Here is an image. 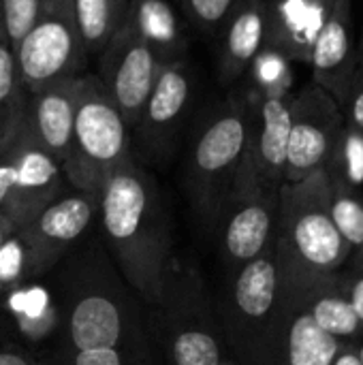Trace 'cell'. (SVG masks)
I'll list each match as a JSON object with an SVG mask.
<instances>
[{
    "label": "cell",
    "instance_id": "cell-1",
    "mask_svg": "<svg viewBox=\"0 0 363 365\" xmlns=\"http://www.w3.org/2000/svg\"><path fill=\"white\" fill-rule=\"evenodd\" d=\"M53 287L60 329L49 365H163L152 310L105 246L79 248Z\"/></svg>",
    "mask_w": 363,
    "mask_h": 365
},
{
    "label": "cell",
    "instance_id": "cell-2",
    "mask_svg": "<svg viewBox=\"0 0 363 365\" xmlns=\"http://www.w3.org/2000/svg\"><path fill=\"white\" fill-rule=\"evenodd\" d=\"M98 218L105 250L120 276L148 308L156 306L173 265L171 220L156 180L135 156L103 184Z\"/></svg>",
    "mask_w": 363,
    "mask_h": 365
},
{
    "label": "cell",
    "instance_id": "cell-3",
    "mask_svg": "<svg viewBox=\"0 0 363 365\" xmlns=\"http://www.w3.org/2000/svg\"><path fill=\"white\" fill-rule=\"evenodd\" d=\"M250 130L246 98H229L210 109L188 143L184 184L197 218L214 227L242 171Z\"/></svg>",
    "mask_w": 363,
    "mask_h": 365
},
{
    "label": "cell",
    "instance_id": "cell-4",
    "mask_svg": "<svg viewBox=\"0 0 363 365\" xmlns=\"http://www.w3.org/2000/svg\"><path fill=\"white\" fill-rule=\"evenodd\" d=\"M150 310L163 365H227L225 336L197 269L173 261Z\"/></svg>",
    "mask_w": 363,
    "mask_h": 365
},
{
    "label": "cell",
    "instance_id": "cell-5",
    "mask_svg": "<svg viewBox=\"0 0 363 365\" xmlns=\"http://www.w3.org/2000/svg\"><path fill=\"white\" fill-rule=\"evenodd\" d=\"M133 154V137L120 109L96 75H81L73 143L62 165L71 188L101 195L107 178Z\"/></svg>",
    "mask_w": 363,
    "mask_h": 365
},
{
    "label": "cell",
    "instance_id": "cell-6",
    "mask_svg": "<svg viewBox=\"0 0 363 365\" xmlns=\"http://www.w3.org/2000/svg\"><path fill=\"white\" fill-rule=\"evenodd\" d=\"M13 53L28 92L81 75L88 53L73 0H41L34 21Z\"/></svg>",
    "mask_w": 363,
    "mask_h": 365
},
{
    "label": "cell",
    "instance_id": "cell-7",
    "mask_svg": "<svg viewBox=\"0 0 363 365\" xmlns=\"http://www.w3.org/2000/svg\"><path fill=\"white\" fill-rule=\"evenodd\" d=\"M62 165L24 128L0 150V216L26 227L66 188Z\"/></svg>",
    "mask_w": 363,
    "mask_h": 365
},
{
    "label": "cell",
    "instance_id": "cell-8",
    "mask_svg": "<svg viewBox=\"0 0 363 365\" xmlns=\"http://www.w3.org/2000/svg\"><path fill=\"white\" fill-rule=\"evenodd\" d=\"M342 130L344 118L336 98L315 81H308L295 96H291V133L285 180L295 184L321 171L336 152Z\"/></svg>",
    "mask_w": 363,
    "mask_h": 365
},
{
    "label": "cell",
    "instance_id": "cell-9",
    "mask_svg": "<svg viewBox=\"0 0 363 365\" xmlns=\"http://www.w3.org/2000/svg\"><path fill=\"white\" fill-rule=\"evenodd\" d=\"M195 90L197 81L188 58L163 68L137 124L131 130L145 163H167V158L175 152L178 139L190 115Z\"/></svg>",
    "mask_w": 363,
    "mask_h": 365
},
{
    "label": "cell",
    "instance_id": "cell-10",
    "mask_svg": "<svg viewBox=\"0 0 363 365\" xmlns=\"http://www.w3.org/2000/svg\"><path fill=\"white\" fill-rule=\"evenodd\" d=\"M96 58V77L133 130L158 75L169 64H165L160 56L124 21Z\"/></svg>",
    "mask_w": 363,
    "mask_h": 365
},
{
    "label": "cell",
    "instance_id": "cell-11",
    "mask_svg": "<svg viewBox=\"0 0 363 365\" xmlns=\"http://www.w3.org/2000/svg\"><path fill=\"white\" fill-rule=\"evenodd\" d=\"M96 216L98 197L68 188L21 227L34 278H45L53 272L92 229Z\"/></svg>",
    "mask_w": 363,
    "mask_h": 365
},
{
    "label": "cell",
    "instance_id": "cell-12",
    "mask_svg": "<svg viewBox=\"0 0 363 365\" xmlns=\"http://www.w3.org/2000/svg\"><path fill=\"white\" fill-rule=\"evenodd\" d=\"M278 263L270 252H263L235 272L220 314L223 336L233 349L255 353L259 338L257 327H263L272 319L278 299Z\"/></svg>",
    "mask_w": 363,
    "mask_h": 365
},
{
    "label": "cell",
    "instance_id": "cell-13",
    "mask_svg": "<svg viewBox=\"0 0 363 365\" xmlns=\"http://www.w3.org/2000/svg\"><path fill=\"white\" fill-rule=\"evenodd\" d=\"M250 109L248 148L242 173L250 175L259 188L274 197L285 180L287 148L291 133V96L287 90L246 96Z\"/></svg>",
    "mask_w": 363,
    "mask_h": 365
},
{
    "label": "cell",
    "instance_id": "cell-14",
    "mask_svg": "<svg viewBox=\"0 0 363 365\" xmlns=\"http://www.w3.org/2000/svg\"><path fill=\"white\" fill-rule=\"evenodd\" d=\"M272 199L274 197L263 192L250 175L240 171L237 182L212 227L231 267L240 269L265 252L274 222Z\"/></svg>",
    "mask_w": 363,
    "mask_h": 365
},
{
    "label": "cell",
    "instance_id": "cell-15",
    "mask_svg": "<svg viewBox=\"0 0 363 365\" xmlns=\"http://www.w3.org/2000/svg\"><path fill=\"white\" fill-rule=\"evenodd\" d=\"M357 64L355 13L351 0H334L310 53L312 81L340 101Z\"/></svg>",
    "mask_w": 363,
    "mask_h": 365
},
{
    "label": "cell",
    "instance_id": "cell-16",
    "mask_svg": "<svg viewBox=\"0 0 363 365\" xmlns=\"http://www.w3.org/2000/svg\"><path fill=\"white\" fill-rule=\"evenodd\" d=\"M267 0H233L216 38V73L223 86L240 81L265 47Z\"/></svg>",
    "mask_w": 363,
    "mask_h": 365
},
{
    "label": "cell",
    "instance_id": "cell-17",
    "mask_svg": "<svg viewBox=\"0 0 363 365\" xmlns=\"http://www.w3.org/2000/svg\"><path fill=\"white\" fill-rule=\"evenodd\" d=\"M81 75L28 92L24 130L60 165L66 163L77 111Z\"/></svg>",
    "mask_w": 363,
    "mask_h": 365
},
{
    "label": "cell",
    "instance_id": "cell-18",
    "mask_svg": "<svg viewBox=\"0 0 363 365\" xmlns=\"http://www.w3.org/2000/svg\"><path fill=\"white\" fill-rule=\"evenodd\" d=\"M334 0H267L265 49L310 64L312 45Z\"/></svg>",
    "mask_w": 363,
    "mask_h": 365
},
{
    "label": "cell",
    "instance_id": "cell-19",
    "mask_svg": "<svg viewBox=\"0 0 363 365\" xmlns=\"http://www.w3.org/2000/svg\"><path fill=\"white\" fill-rule=\"evenodd\" d=\"M45 278L28 280L0 297V314L4 323L28 346H41L58 336L60 302L53 282Z\"/></svg>",
    "mask_w": 363,
    "mask_h": 365
},
{
    "label": "cell",
    "instance_id": "cell-20",
    "mask_svg": "<svg viewBox=\"0 0 363 365\" xmlns=\"http://www.w3.org/2000/svg\"><path fill=\"white\" fill-rule=\"evenodd\" d=\"M124 24H128L165 64L188 58V36L171 0H128Z\"/></svg>",
    "mask_w": 363,
    "mask_h": 365
},
{
    "label": "cell",
    "instance_id": "cell-21",
    "mask_svg": "<svg viewBox=\"0 0 363 365\" xmlns=\"http://www.w3.org/2000/svg\"><path fill=\"white\" fill-rule=\"evenodd\" d=\"M291 237L295 250L317 267L334 265L340 259L342 235L338 233L332 218H327L323 212H306L295 216Z\"/></svg>",
    "mask_w": 363,
    "mask_h": 365
},
{
    "label": "cell",
    "instance_id": "cell-22",
    "mask_svg": "<svg viewBox=\"0 0 363 365\" xmlns=\"http://www.w3.org/2000/svg\"><path fill=\"white\" fill-rule=\"evenodd\" d=\"M28 88L21 81L13 49L0 38V150L24 128Z\"/></svg>",
    "mask_w": 363,
    "mask_h": 365
},
{
    "label": "cell",
    "instance_id": "cell-23",
    "mask_svg": "<svg viewBox=\"0 0 363 365\" xmlns=\"http://www.w3.org/2000/svg\"><path fill=\"white\" fill-rule=\"evenodd\" d=\"M81 43L88 56H98L124 21L128 0H73Z\"/></svg>",
    "mask_w": 363,
    "mask_h": 365
},
{
    "label": "cell",
    "instance_id": "cell-24",
    "mask_svg": "<svg viewBox=\"0 0 363 365\" xmlns=\"http://www.w3.org/2000/svg\"><path fill=\"white\" fill-rule=\"evenodd\" d=\"M336 353V338L323 331L312 314H302L291 323L287 338L289 365H332Z\"/></svg>",
    "mask_w": 363,
    "mask_h": 365
},
{
    "label": "cell",
    "instance_id": "cell-25",
    "mask_svg": "<svg viewBox=\"0 0 363 365\" xmlns=\"http://www.w3.org/2000/svg\"><path fill=\"white\" fill-rule=\"evenodd\" d=\"M28 280H36L32 274L30 250L21 229H15L0 246V297Z\"/></svg>",
    "mask_w": 363,
    "mask_h": 365
},
{
    "label": "cell",
    "instance_id": "cell-26",
    "mask_svg": "<svg viewBox=\"0 0 363 365\" xmlns=\"http://www.w3.org/2000/svg\"><path fill=\"white\" fill-rule=\"evenodd\" d=\"M41 0H0V38L15 51L36 17Z\"/></svg>",
    "mask_w": 363,
    "mask_h": 365
},
{
    "label": "cell",
    "instance_id": "cell-27",
    "mask_svg": "<svg viewBox=\"0 0 363 365\" xmlns=\"http://www.w3.org/2000/svg\"><path fill=\"white\" fill-rule=\"evenodd\" d=\"M312 319L315 323L327 331L329 336H349L357 331L359 319L349 302L336 299V297H325L312 308Z\"/></svg>",
    "mask_w": 363,
    "mask_h": 365
},
{
    "label": "cell",
    "instance_id": "cell-28",
    "mask_svg": "<svg viewBox=\"0 0 363 365\" xmlns=\"http://www.w3.org/2000/svg\"><path fill=\"white\" fill-rule=\"evenodd\" d=\"M188 21L208 36H216L233 0H180Z\"/></svg>",
    "mask_w": 363,
    "mask_h": 365
},
{
    "label": "cell",
    "instance_id": "cell-29",
    "mask_svg": "<svg viewBox=\"0 0 363 365\" xmlns=\"http://www.w3.org/2000/svg\"><path fill=\"white\" fill-rule=\"evenodd\" d=\"M332 222L336 225L338 233L347 242H351L355 246L363 244V207L355 199L342 197V199L334 201Z\"/></svg>",
    "mask_w": 363,
    "mask_h": 365
},
{
    "label": "cell",
    "instance_id": "cell-30",
    "mask_svg": "<svg viewBox=\"0 0 363 365\" xmlns=\"http://www.w3.org/2000/svg\"><path fill=\"white\" fill-rule=\"evenodd\" d=\"M344 124L363 133V62H357L338 101Z\"/></svg>",
    "mask_w": 363,
    "mask_h": 365
},
{
    "label": "cell",
    "instance_id": "cell-31",
    "mask_svg": "<svg viewBox=\"0 0 363 365\" xmlns=\"http://www.w3.org/2000/svg\"><path fill=\"white\" fill-rule=\"evenodd\" d=\"M338 145L342 148V156H344V167H347V175L353 184H362L363 182V133L351 128L344 124L342 137L338 141Z\"/></svg>",
    "mask_w": 363,
    "mask_h": 365
},
{
    "label": "cell",
    "instance_id": "cell-32",
    "mask_svg": "<svg viewBox=\"0 0 363 365\" xmlns=\"http://www.w3.org/2000/svg\"><path fill=\"white\" fill-rule=\"evenodd\" d=\"M0 365H49L43 364L30 351L15 349V346H0Z\"/></svg>",
    "mask_w": 363,
    "mask_h": 365
},
{
    "label": "cell",
    "instance_id": "cell-33",
    "mask_svg": "<svg viewBox=\"0 0 363 365\" xmlns=\"http://www.w3.org/2000/svg\"><path fill=\"white\" fill-rule=\"evenodd\" d=\"M351 306H353L357 319L363 321V278L355 284V289H353V302H351Z\"/></svg>",
    "mask_w": 363,
    "mask_h": 365
},
{
    "label": "cell",
    "instance_id": "cell-34",
    "mask_svg": "<svg viewBox=\"0 0 363 365\" xmlns=\"http://www.w3.org/2000/svg\"><path fill=\"white\" fill-rule=\"evenodd\" d=\"M15 229H19L11 218H6V216H0V246L4 244V240L15 231Z\"/></svg>",
    "mask_w": 363,
    "mask_h": 365
},
{
    "label": "cell",
    "instance_id": "cell-35",
    "mask_svg": "<svg viewBox=\"0 0 363 365\" xmlns=\"http://www.w3.org/2000/svg\"><path fill=\"white\" fill-rule=\"evenodd\" d=\"M336 365H362V361H359L357 355H342V357L336 361Z\"/></svg>",
    "mask_w": 363,
    "mask_h": 365
},
{
    "label": "cell",
    "instance_id": "cell-36",
    "mask_svg": "<svg viewBox=\"0 0 363 365\" xmlns=\"http://www.w3.org/2000/svg\"><path fill=\"white\" fill-rule=\"evenodd\" d=\"M357 62H363V24H362V34L357 38Z\"/></svg>",
    "mask_w": 363,
    "mask_h": 365
},
{
    "label": "cell",
    "instance_id": "cell-37",
    "mask_svg": "<svg viewBox=\"0 0 363 365\" xmlns=\"http://www.w3.org/2000/svg\"><path fill=\"white\" fill-rule=\"evenodd\" d=\"M359 361H362V365H363V349H362V355H359Z\"/></svg>",
    "mask_w": 363,
    "mask_h": 365
}]
</instances>
